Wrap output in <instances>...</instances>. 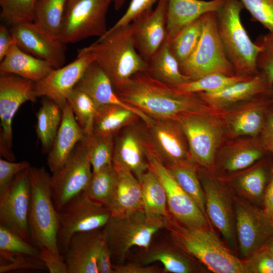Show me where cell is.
Here are the masks:
<instances>
[{
    "mask_svg": "<svg viewBox=\"0 0 273 273\" xmlns=\"http://www.w3.org/2000/svg\"><path fill=\"white\" fill-rule=\"evenodd\" d=\"M40 257L39 249L15 232L0 224L1 262L10 260L17 255Z\"/></svg>",
    "mask_w": 273,
    "mask_h": 273,
    "instance_id": "42",
    "label": "cell"
},
{
    "mask_svg": "<svg viewBox=\"0 0 273 273\" xmlns=\"http://www.w3.org/2000/svg\"><path fill=\"white\" fill-rule=\"evenodd\" d=\"M10 30L4 25L0 26V62L6 56L14 42Z\"/></svg>",
    "mask_w": 273,
    "mask_h": 273,
    "instance_id": "56",
    "label": "cell"
},
{
    "mask_svg": "<svg viewBox=\"0 0 273 273\" xmlns=\"http://www.w3.org/2000/svg\"><path fill=\"white\" fill-rule=\"evenodd\" d=\"M111 0H67L60 39L66 44L107 31L106 15Z\"/></svg>",
    "mask_w": 273,
    "mask_h": 273,
    "instance_id": "10",
    "label": "cell"
},
{
    "mask_svg": "<svg viewBox=\"0 0 273 273\" xmlns=\"http://www.w3.org/2000/svg\"><path fill=\"white\" fill-rule=\"evenodd\" d=\"M272 104L271 89L233 106L232 109L221 111L220 116L226 133L232 136L259 135Z\"/></svg>",
    "mask_w": 273,
    "mask_h": 273,
    "instance_id": "15",
    "label": "cell"
},
{
    "mask_svg": "<svg viewBox=\"0 0 273 273\" xmlns=\"http://www.w3.org/2000/svg\"><path fill=\"white\" fill-rule=\"evenodd\" d=\"M87 138L93 172L112 164L114 148L113 136L93 135Z\"/></svg>",
    "mask_w": 273,
    "mask_h": 273,
    "instance_id": "43",
    "label": "cell"
},
{
    "mask_svg": "<svg viewBox=\"0 0 273 273\" xmlns=\"http://www.w3.org/2000/svg\"><path fill=\"white\" fill-rule=\"evenodd\" d=\"M114 166L117 171L118 179L109 207L112 215H124L143 209L142 186L139 179L127 169Z\"/></svg>",
    "mask_w": 273,
    "mask_h": 273,
    "instance_id": "30",
    "label": "cell"
},
{
    "mask_svg": "<svg viewBox=\"0 0 273 273\" xmlns=\"http://www.w3.org/2000/svg\"><path fill=\"white\" fill-rule=\"evenodd\" d=\"M114 273H161L164 269L155 266H147L139 263L113 264Z\"/></svg>",
    "mask_w": 273,
    "mask_h": 273,
    "instance_id": "54",
    "label": "cell"
},
{
    "mask_svg": "<svg viewBox=\"0 0 273 273\" xmlns=\"http://www.w3.org/2000/svg\"><path fill=\"white\" fill-rule=\"evenodd\" d=\"M138 263L143 265L159 261L163 265L164 272L191 273L197 270L191 256L172 244L161 242L150 245L138 255Z\"/></svg>",
    "mask_w": 273,
    "mask_h": 273,
    "instance_id": "29",
    "label": "cell"
},
{
    "mask_svg": "<svg viewBox=\"0 0 273 273\" xmlns=\"http://www.w3.org/2000/svg\"><path fill=\"white\" fill-rule=\"evenodd\" d=\"M269 250L271 251V252L273 254V240H272L271 242L269 244V245L268 246Z\"/></svg>",
    "mask_w": 273,
    "mask_h": 273,
    "instance_id": "59",
    "label": "cell"
},
{
    "mask_svg": "<svg viewBox=\"0 0 273 273\" xmlns=\"http://www.w3.org/2000/svg\"><path fill=\"white\" fill-rule=\"evenodd\" d=\"M40 258L50 273H67L64 258L60 253H56L46 248L39 249Z\"/></svg>",
    "mask_w": 273,
    "mask_h": 273,
    "instance_id": "52",
    "label": "cell"
},
{
    "mask_svg": "<svg viewBox=\"0 0 273 273\" xmlns=\"http://www.w3.org/2000/svg\"><path fill=\"white\" fill-rule=\"evenodd\" d=\"M238 183L240 188L249 196L259 198L264 190L265 172L261 167L254 168L240 176Z\"/></svg>",
    "mask_w": 273,
    "mask_h": 273,
    "instance_id": "47",
    "label": "cell"
},
{
    "mask_svg": "<svg viewBox=\"0 0 273 273\" xmlns=\"http://www.w3.org/2000/svg\"><path fill=\"white\" fill-rule=\"evenodd\" d=\"M115 10L120 9L125 3L126 0H111Z\"/></svg>",
    "mask_w": 273,
    "mask_h": 273,
    "instance_id": "58",
    "label": "cell"
},
{
    "mask_svg": "<svg viewBox=\"0 0 273 273\" xmlns=\"http://www.w3.org/2000/svg\"><path fill=\"white\" fill-rule=\"evenodd\" d=\"M24 269L48 270L40 257L28 255H17L8 261L1 262L0 273Z\"/></svg>",
    "mask_w": 273,
    "mask_h": 273,
    "instance_id": "48",
    "label": "cell"
},
{
    "mask_svg": "<svg viewBox=\"0 0 273 273\" xmlns=\"http://www.w3.org/2000/svg\"><path fill=\"white\" fill-rule=\"evenodd\" d=\"M147 63L146 71L151 76L173 87L192 80L181 72L179 64L170 51L167 38Z\"/></svg>",
    "mask_w": 273,
    "mask_h": 273,
    "instance_id": "31",
    "label": "cell"
},
{
    "mask_svg": "<svg viewBox=\"0 0 273 273\" xmlns=\"http://www.w3.org/2000/svg\"><path fill=\"white\" fill-rule=\"evenodd\" d=\"M151 146L148 136H143L136 129H129L114 144L113 164L130 170L140 182L151 168L147 157Z\"/></svg>",
    "mask_w": 273,
    "mask_h": 273,
    "instance_id": "24",
    "label": "cell"
},
{
    "mask_svg": "<svg viewBox=\"0 0 273 273\" xmlns=\"http://www.w3.org/2000/svg\"><path fill=\"white\" fill-rule=\"evenodd\" d=\"M36 117V134L43 152L48 153L61 122L62 110L53 101L43 97Z\"/></svg>",
    "mask_w": 273,
    "mask_h": 273,
    "instance_id": "33",
    "label": "cell"
},
{
    "mask_svg": "<svg viewBox=\"0 0 273 273\" xmlns=\"http://www.w3.org/2000/svg\"><path fill=\"white\" fill-rule=\"evenodd\" d=\"M243 9L240 0H225L216 12L218 31L236 74L251 76L259 73L257 61L262 49L251 40L242 24Z\"/></svg>",
    "mask_w": 273,
    "mask_h": 273,
    "instance_id": "5",
    "label": "cell"
},
{
    "mask_svg": "<svg viewBox=\"0 0 273 273\" xmlns=\"http://www.w3.org/2000/svg\"><path fill=\"white\" fill-rule=\"evenodd\" d=\"M251 19L273 32V0H240Z\"/></svg>",
    "mask_w": 273,
    "mask_h": 273,
    "instance_id": "46",
    "label": "cell"
},
{
    "mask_svg": "<svg viewBox=\"0 0 273 273\" xmlns=\"http://www.w3.org/2000/svg\"><path fill=\"white\" fill-rule=\"evenodd\" d=\"M159 0H131L128 8L122 17L109 29L113 30L125 26L142 14L152 9Z\"/></svg>",
    "mask_w": 273,
    "mask_h": 273,
    "instance_id": "50",
    "label": "cell"
},
{
    "mask_svg": "<svg viewBox=\"0 0 273 273\" xmlns=\"http://www.w3.org/2000/svg\"><path fill=\"white\" fill-rule=\"evenodd\" d=\"M57 212L59 223L57 241L62 255L73 235L101 229L112 216L106 206L90 198L85 191L73 197Z\"/></svg>",
    "mask_w": 273,
    "mask_h": 273,
    "instance_id": "9",
    "label": "cell"
},
{
    "mask_svg": "<svg viewBox=\"0 0 273 273\" xmlns=\"http://www.w3.org/2000/svg\"><path fill=\"white\" fill-rule=\"evenodd\" d=\"M231 145L227 148L222 165L231 172L249 167L262 156L264 151L259 140H242Z\"/></svg>",
    "mask_w": 273,
    "mask_h": 273,
    "instance_id": "36",
    "label": "cell"
},
{
    "mask_svg": "<svg viewBox=\"0 0 273 273\" xmlns=\"http://www.w3.org/2000/svg\"><path fill=\"white\" fill-rule=\"evenodd\" d=\"M85 136L67 103L62 109L61 122L48 153L47 164L52 173L62 168L77 144Z\"/></svg>",
    "mask_w": 273,
    "mask_h": 273,
    "instance_id": "26",
    "label": "cell"
},
{
    "mask_svg": "<svg viewBox=\"0 0 273 273\" xmlns=\"http://www.w3.org/2000/svg\"><path fill=\"white\" fill-rule=\"evenodd\" d=\"M80 49L93 56L110 78L116 93L133 75L147 70V62L135 48L132 23L108 30L96 41Z\"/></svg>",
    "mask_w": 273,
    "mask_h": 273,
    "instance_id": "2",
    "label": "cell"
},
{
    "mask_svg": "<svg viewBox=\"0 0 273 273\" xmlns=\"http://www.w3.org/2000/svg\"><path fill=\"white\" fill-rule=\"evenodd\" d=\"M74 87L86 94L97 107L110 104L123 107L134 112L148 128L154 122V119L121 99L106 72L95 61L89 65Z\"/></svg>",
    "mask_w": 273,
    "mask_h": 273,
    "instance_id": "21",
    "label": "cell"
},
{
    "mask_svg": "<svg viewBox=\"0 0 273 273\" xmlns=\"http://www.w3.org/2000/svg\"><path fill=\"white\" fill-rule=\"evenodd\" d=\"M117 179V171L113 164L106 165L99 171L93 172L90 181L84 191L90 198L109 209Z\"/></svg>",
    "mask_w": 273,
    "mask_h": 273,
    "instance_id": "38",
    "label": "cell"
},
{
    "mask_svg": "<svg viewBox=\"0 0 273 273\" xmlns=\"http://www.w3.org/2000/svg\"><path fill=\"white\" fill-rule=\"evenodd\" d=\"M30 197L29 168L19 173L0 193V224L30 241L28 212Z\"/></svg>",
    "mask_w": 273,
    "mask_h": 273,
    "instance_id": "14",
    "label": "cell"
},
{
    "mask_svg": "<svg viewBox=\"0 0 273 273\" xmlns=\"http://www.w3.org/2000/svg\"><path fill=\"white\" fill-rule=\"evenodd\" d=\"M202 30L201 17L178 32L168 40L170 51L179 66L191 56L200 38Z\"/></svg>",
    "mask_w": 273,
    "mask_h": 273,
    "instance_id": "39",
    "label": "cell"
},
{
    "mask_svg": "<svg viewBox=\"0 0 273 273\" xmlns=\"http://www.w3.org/2000/svg\"><path fill=\"white\" fill-rule=\"evenodd\" d=\"M261 47L257 61L259 72L266 77L272 88L273 85V32L260 35L255 42Z\"/></svg>",
    "mask_w": 273,
    "mask_h": 273,
    "instance_id": "45",
    "label": "cell"
},
{
    "mask_svg": "<svg viewBox=\"0 0 273 273\" xmlns=\"http://www.w3.org/2000/svg\"><path fill=\"white\" fill-rule=\"evenodd\" d=\"M30 165L27 161L15 162L0 159V193L11 184L15 177L20 172L28 169Z\"/></svg>",
    "mask_w": 273,
    "mask_h": 273,
    "instance_id": "51",
    "label": "cell"
},
{
    "mask_svg": "<svg viewBox=\"0 0 273 273\" xmlns=\"http://www.w3.org/2000/svg\"><path fill=\"white\" fill-rule=\"evenodd\" d=\"M195 165L190 159L165 167L178 185L195 201L205 215V194Z\"/></svg>",
    "mask_w": 273,
    "mask_h": 273,
    "instance_id": "35",
    "label": "cell"
},
{
    "mask_svg": "<svg viewBox=\"0 0 273 273\" xmlns=\"http://www.w3.org/2000/svg\"><path fill=\"white\" fill-rule=\"evenodd\" d=\"M225 0H167V38H173L181 29L204 14L217 12Z\"/></svg>",
    "mask_w": 273,
    "mask_h": 273,
    "instance_id": "27",
    "label": "cell"
},
{
    "mask_svg": "<svg viewBox=\"0 0 273 273\" xmlns=\"http://www.w3.org/2000/svg\"><path fill=\"white\" fill-rule=\"evenodd\" d=\"M165 219L143 209L124 215H112L102 229L111 259L117 264H123L132 247L147 249L154 234L165 228Z\"/></svg>",
    "mask_w": 273,
    "mask_h": 273,
    "instance_id": "6",
    "label": "cell"
},
{
    "mask_svg": "<svg viewBox=\"0 0 273 273\" xmlns=\"http://www.w3.org/2000/svg\"><path fill=\"white\" fill-rule=\"evenodd\" d=\"M111 255L106 244L103 246L97 258V268L99 273H114L111 262Z\"/></svg>",
    "mask_w": 273,
    "mask_h": 273,
    "instance_id": "55",
    "label": "cell"
},
{
    "mask_svg": "<svg viewBox=\"0 0 273 273\" xmlns=\"http://www.w3.org/2000/svg\"><path fill=\"white\" fill-rule=\"evenodd\" d=\"M117 93L124 102L154 120H175L184 113L220 112L207 105L197 94L180 93L147 71L133 75Z\"/></svg>",
    "mask_w": 273,
    "mask_h": 273,
    "instance_id": "1",
    "label": "cell"
},
{
    "mask_svg": "<svg viewBox=\"0 0 273 273\" xmlns=\"http://www.w3.org/2000/svg\"><path fill=\"white\" fill-rule=\"evenodd\" d=\"M140 183L143 209L157 217L164 218L168 217L170 214L165 189L151 168L143 175Z\"/></svg>",
    "mask_w": 273,
    "mask_h": 273,
    "instance_id": "34",
    "label": "cell"
},
{
    "mask_svg": "<svg viewBox=\"0 0 273 273\" xmlns=\"http://www.w3.org/2000/svg\"><path fill=\"white\" fill-rule=\"evenodd\" d=\"M35 82L14 74H0V153L6 160L14 161L12 120L20 107L37 97Z\"/></svg>",
    "mask_w": 273,
    "mask_h": 273,
    "instance_id": "12",
    "label": "cell"
},
{
    "mask_svg": "<svg viewBox=\"0 0 273 273\" xmlns=\"http://www.w3.org/2000/svg\"><path fill=\"white\" fill-rule=\"evenodd\" d=\"M148 128L153 150L165 166L190 159L186 138L176 120H155Z\"/></svg>",
    "mask_w": 273,
    "mask_h": 273,
    "instance_id": "20",
    "label": "cell"
},
{
    "mask_svg": "<svg viewBox=\"0 0 273 273\" xmlns=\"http://www.w3.org/2000/svg\"><path fill=\"white\" fill-rule=\"evenodd\" d=\"M94 61L89 53L79 49L74 61L61 67L54 68L44 78L35 82L36 97L49 99L62 110L67 104L69 95Z\"/></svg>",
    "mask_w": 273,
    "mask_h": 273,
    "instance_id": "18",
    "label": "cell"
},
{
    "mask_svg": "<svg viewBox=\"0 0 273 273\" xmlns=\"http://www.w3.org/2000/svg\"><path fill=\"white\" fill-rule=\"evenodd\" d=\"M199 177L205 194L207 213L229 245L234 247V219L228 194L216 179L205 175Z\"/></svg>",
    "mask_w": 273,
    "mask_h": 273,
    "instance_id": "23",
    "label": "cell"
},
{
    "mask_svg": "<svg viewBox=\"0 0 273 273\" xmlns=\"http://www.w3.org/2000/svg\"><path fill=\"white\" fill-rule=\"evenodd\" d=\"M201 19L200 38L191 56L180 66L181 72L192 80L213 73L236 75L219 37L216 12L207 13Z\"/></svg>",
    "mask_w": 273,
    "mask_h": 273,
    "instance_id": "8",
    "label": "cell"
},
{
    "mask_svg": "<svg viewBox=\"0 0 273 273\" xmlns=\"http://www.w3.org/2000/svg\"><path fill=\"white\" fill-rule=\"evenodd\" d=\"M105 244L102 229L73 235L64 254L67 273H99L97 258Z\"/></svg>",
    "mask_w": 273,
    "mask_h": 273,
    "instance_id": "22",
    "label": "cell"
},
{
    "mask_svg": "<svg viewBox=\"0 0 273 273\" xmlns=\"http://www.w3.org/2000/svg\"><path fill=\"white\" fill-rule=\"evenodd\" d=\"M87 138L77 144L62 168L51 176L52 197L57 211L84 191L90 181L93 170Z\"/></svg>",
    "mask_w": 273,
    "mask_h": 273,
    "instance_id": "11",
    "label": "cell"
},
{
    "mask_svg": "<svg viewBox=\"0 0 273 273\" xmlns=\"http://www.w3.org/2000/svg\"><path fill=\"white\" fill-rule=\"evenodd\" d=\"M165 228L172 243L187 254L198 259L216 273L246 272L245 263L235 256L209 228H191L178 223L170 215Z\"/></svg>",
    "mask_w": 273,
    "mask_h": 273,
    "instance_id": "3",
    "label": "cell"
},
{
    "mask_svg": "<svg viewBox=\"0 0 273 273\" xmlns=\"http://www.w3.org/2000/svg\"><path fill=\"white\" fill-rule=\"evenodd\" d=\"M236 226L239 248L244 257L252 255L273 238V218L264 210L238 200Z\"/></svg>",
    "mask_w": 273,
    "mask_h": 273,
    "instance_id": "16",
    "label": "cell"
},
{
    "mask_svg": "<svg viewBox=\"0 0 273 273\" xmlns=\"http://www.w3.org/2000/svg\"><path fill=\"white\" fill-rule=\"evenodd\" d=\"M251 256L245 263L246 272L273 273V254L268 247H262Z\"/></svg>",
    "mask_w": 273,
    "mask_h": 273,
    "instance_id": "49",
    "label": "cell"
},
{
    "mask_svg": "<svg viewBox=\"0 0 273 273\" xmlns=\"http://www.w3.org/2000/svg\"><path fill=\"white\" fill-rule=\"evenodd\" d=\"M151 169L163 186L170 216L181 224L191 228H209L205 215L195 201L178 185L166 167L155 154L152 147L147 154Z\"/></svg>",
    "mask_w": 273,
    "mask_h": 273,
    "instance_id": "13",
    "label": "cell"
},
{
    "mask_svg": "<svg viewBox=\"0 0 273 273\" xmlns=\"http://www.w3.org/2000/svg\"><path fill=\"white\" fill-rule=\"evenodd\" d=\"M37 1L0 0L1 20L11 26L24 22L33 21V11Z\"/></svg>",
    "mask_w": 273,
    "mask_h": 273,
    "instance_id": "44",
    "label": "cell"
},
{
    "mask_svg": "<svg viewBox=\"0 0 273 273\" xmlns=\"http://www.w3.org/2000/svg\"><path fill=\"white\" fill-rule=\"evenodd\" d=\"M217 113H184L175 120L186 138L190 160L196 165L210 169L226 130Z\"/></svg>",
    "mask_w": 273,
    "mask_h": 273,
    "instance_id": "7",
    "label": "cell"
},
{
    "mask_svg": "<svg viewBox=\"0 0 273 273\" xmlns=\"http://www.w3.org/2000/svg\"><path fill=\"white\" fill-rule=\"evenodd\" d=\"M67 0H38L33 21L53 36L60 38Z\"/></svg>",
    "mask_w": 273,
    "mask_h": 273,
    "instance_id": "37",
    "label": "cell"
},
{
    "mask_svg": "<svg viewBox=\"0 0 273 273\" xmlns=\"http://www.w3.org/2000/svg\"><path fill=\"white\" fill-rule=\"evenodd\" d=\"M264 210L273 218V177L265 194Z\"/></svg>",
    "mask_w": 273,
    "mask_h": 273,
    "instance_id": "57",
    "label": "cell"
},
{
    "mask_svg": "<svg viewBox=\"0 0 273 273\" xmlns=\"http://www.w3.org/2000/svg\"><path fill=\"white\" fill-rule=\"evenodd\" d=\"M30 197L28 212L30 241L39 249L60 253L57 241L59 223L51 191V176L44 167L29 168Z\"/></svg>",
    "mask_w": 273,
    "mask_h": 273,
    "instance_id": "4",
    "label": "cell"
},
{
    "mask_svg": "<svg viewBox=\"0 0 273 273\" xmlns=\"http://www.w3.org/2000/svg\"><path fill=\"white\" fill-rule=\"evenodd\" d=\"M0 62V74H14L34 82L54 69L48 62L23 51L15 42Z\"/></svg>",
    "mask_w": 273,
    "mask_h": 273,
    "instance_id": "28",
    "label": "cell"
},
{
    "mask_svg": "<svg viewBox=\"0 0 273 273\" xmlns=\"http://www.w3.org/2000/svg\"><path fill=\"white\" fill-rule=\"evenodd\" d=\"M67 101L85 136H92L97 108L95 102L86 94L75 87L69 95Z\"/></svg>",
    "mask_w": 273,
    "mask_h": 273,
    "instance_id": "40",
    "label": "cell"
},
{
    "mask_svg": "<svg viewBox=\"0 0 273 273\" xmlns=\"http://www.w3.org/2000/svg\"><path fill=\"white\" fill-rule=\"evenodd\" d=\"M259 141L264 151L273 154V109L268 111Z\"/></svg>",
    "mask_w": 273,
    "mask_h": 273,
    "instance_id": "53",
    "label": "cell"
},
{
    "mask_svg": "<svg viewBox=\"0 0 273 273\" xmlns=\"http://www.w3.org/2000/svg\"><path fill=\"white\" fill-rule=\"evenodd\" d=\"M272 91H273V85H272Z\"/></svg>",
    "mask_w": 273,
    "mask_h": 273,
    "instance_id": "60",
    "label": "cell"
},
{
    "mask_svg": "<svg viewBox=\"0 0 273 273\" xmlns=\"http://www.w3.org/2000/svg\"><path fill=\"white\" fill-rule=\"evenodd\" d=\"M136 117H139L134 112L122 106L111 104L99 106L94 119L93 135L114 136Z\"/></svg>",
    "mask_w": 273,
    "mask_h": 273,
    "instance_id": "32",
    "label": "cell"
},
{
    "mask_svg": "<svg viewBox=\"0 0 273 273\" xmlns=\"http://www.w3.org/2000/svg\"><path fill=\"white\" fill-rule=\"evenodd\" d=\"M271 89L265 76L259 72L248 80L235 83L219 90L197 94L209 106L221 112Z\"/></svg>",
    "mask_w": 273,
    "mask_h": 273,
    "instance_id": "25",
    "label": "cell"
},
{
    "mask_svg": "<svg viewBox=\"0 0 273 273\" xmlns=\"http://www.w3.org/2000/svg\"><path fill=\"white\" fill-rule=\"evenodd\" d=\"M253 76L238 75L231 76L220 73H213L197 79L192 80L174 88L178 92L184 94L212 93L222 89L235 83L248 80Z\"/></svg>",
    "mask_w": 273,
    "mask_h": 273,
    "instance_id": "41",
    "label": "cell"
},
{
    "mask_svg": "<svg viewBox=\"0 0 273 273\" xmlns=\"http://www.w3.org/2000/svg\"><path fill=\"white\" fill-rule=\"evenodd\" d=\"M10 31L14 41L23 51L48 62L54 69L64 65L66 44L33 21L14 25Z\"/></svg>",
    "mask_w": 273,
    "mask_h": 273,
    "instance_id": "17",
    "label": "cell"
},
{
    "mask_svg": "<svg viewBox=\"0 0 273 273\" xmlns=\"http://www.w3.org/2000/svg\"><path fill=\"white\" fill-rule=\"evenodd\" d=\"M167 0H159L156 7L135 18L131 22L135 48L147 62L167 39Z\"/></svg>",
    "mask_w": 273,
    "mask_h": 273,
    "instance_id": "19",
    "label": "cell"
}]
</instances>
